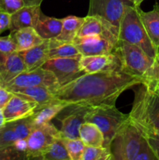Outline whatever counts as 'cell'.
Wrapping results in <instances>:
<instances>
[{"mask_svg":"<svg viewBox=\"0 0 159 160\" xmlns=\"http://www.w3.org/2000/svg\"><path fill=\"white\" fill-rule=\"evenodd\" d=\"M143 80L121 70L120 67L94 73H85L53 91L56 101L70 106L98 107L115 106L123 92L133 88Z\"/></svg>","mask_w":159,"mask_h":160,"instance_id":"6da1fadb","label":"cell"},{"mask_svg":"<svg viewBox=\"0 0 159 160\" xmlns=\"http://www.w3.org/2000/svg\"><path fill=\"white\" fill-rule=\"evenodd\" d=\"M129 118L143 137L159 131V94L148 84L137 86Z\"/></svg>","mask_w":159,"mask_h":160,"instance_id":"7a4b0ae2","label":"cell"},{"mask_svg":"<svg viewBox=\"0 0 159 160\" xmlns=\"http://www.w3.org/2000/svg\"><path fill=\"white\" fill-rule=\"evenodd\" d=\"M113 54L118 58L120 69L124 73L140 78L143 83L159 81L154 59L147 56L139 47L118 41Z\"/></svg>","mask_w":159,"mask_h":160,"instance_id":"3957f363","label":"cell"},{"mask_svg":"<svg viewBox=\"0 0 159 160\" xmlns=\"http://www.w3.org/2000/svg\"><path fill=\"white\" fill-rule=\"evenodd\" d=\"M118 41L132 44L141 48L150 57L157 56V50L150 40L139 16L137 7L127 4L118 28Z\"/></svg>","mask_w":159,"mask_h":160,"instance_id":"277c9868","label":"cell"},{"mask_svg":"<svg viewBox=\"0 0 159 160\" xmlns=\"http://www.w3.org/2000/svg\"><path fill=\"white\" fill-rule=\"evenodd\" d=\"M128 120L129 114L120 112L115 106L90 107L85 116L86 121L94 123L101 130L104 139L103 147L108 148Z\"/></svg>","mask_w":159,"mask_h":160,"instance_id":"5b68a950","label":"cell"},{"mask_svg":"<svg viewBox=\"0 0 159 160\" xmlns=\"http://www.w3.org/2000/svg\"><path fill=\"white\" fill-rule=\"evenodd\" d=\"M143 139L141 132L129 118L111 143L110 151L114 160L135 159Z\"/></svg>","mask_w":159,"mask_h":160,"instance_id":"8992f818","label":"cell"},{"mask_svg":"<svg viewBox=\"0 0 159 160\" xmlns=\"http://www.w3.org/2000/svg\"><path fill=\"white\" fill-rule=\"evenodd\" d=\"M61 137L60 131L51 122L36 127L26 138V157H39L55 140Z\"/></svg>","mask_w":159,"mask_h":160,"instance_id":"52a82bcc","label":"cell"},{"mask_svg":"<svg viewBox=\"0 0 159 160\" xmlns=\"http://www.w3.org/2000/svg\"><path fill=\"white\" fill-rule=\"evenodd\" d=\"M37 86L48 88L52 92L59 87V83L54 74L49 70H45L43 67H40L31 71L26 70L23 72L8 83L4 88L10 91L15 88Z\"/></svg>","mask_w":159,"mask_h":160,"instance_id":"ba28073f","label":"cell"},{"mask_svg":"<svg viewBox=\"0 0 159 160\" xmlns=\"http://www.w3.org/2000/svg\"><path fill=\"white\" fill-rule=\"evenodd\" d=\"M80 57L50 59L42 67L54 74L61 87L85 74L80 68Z\"/></svg>","mask_w":159,"mask_h":160,"instance_id":"9c48e42d","label":"cell"},{"mask_svg":"<svg viewBox=\"0 0 159 160\" xmlns=\"http://www.w3.org/2000/svg\"><path fill=\"white\" fill-rule=\"evenodd\" d=\"M127 4L125 0H90L87 15L101 17L118 29Z\"/></svg>","mask_w":159,"mask_h":160,"instance_id":"30bf717a","label":"cell"},{"mask_svg":"<svg viewBox=\"0 0 159 160\" xmlns=\"http://www.w3.org/2000/svg\"><path fill=\"white\" fill-rule=\"evenodd\" d=\"M89 36H103L118 43V29L101 17L87 15L84 17L76 38Z\"/></svg>","mask_w":159,"mask_h":160,"instance_id":"8fae6325","label":"cell"},{"mask_svg":"<svg viewBox=\"0 0 159 160\" xmlns=\"http://www.w3.org/2000/svg\"><path fill=\"white\" fill-rule=\"evenodd\" d=\"M36 128L32 117L6 123L0 128V147L12 145L20 139H25Z\"/></svg>","mask_w":159,"mask_h":160,"instance_id":"7c38bea8","label":"cell"},{"mask_svg":"<svg viewBox=\"0 0 159 160\" xmlns=\"http://www.w3.org/2000/svg\"><path fill=\"white\" fill-rule=\"evenodd\" d=\"M76 45L82 56L112 54L117 43L103 36L75 38Z\"/></svg>","mask_w":159,"mask_h":160,"instance_id":"4fadbf2b","label":"cell"},{"mask_svg":"<svg viewBox=\"0 0 159 160\" xmlns=\"http://www.w3.org/2000/svg\"><path fill=\"white\" fill-rule=\"evenodd\" d=\"M37 109L38 105L36 102L13 94V96L3 108L5 121L9 123L32 117Z\"/></svg>","mask_w":159,"mask_h":160,"instance_id":"5bb4252c","label":"cell"},{"mask_svg":"<svg viewBox=\"0 0 159 160\" xmlns=\"http://www.w3.org/2000/svg\"><path fill=\"white\" fill-rule=\"evenodd\" d=\"M26 67L19 52L12 53L0 52V86L4 88L23 72Z\"/></svg>","mask_w":159,"mask_h":160,"instance_id":"9a60e30c","label":"cell"},{"mask_svg":"<svg viewBox=\"0 0 159 160\" xmlns=\"http://www.w3.org/2000/svg\"><path fill=\"white\" fill-rule=\"evenodd\" d=\"M72 107H73V109L60 120L62 126L59 131L62 138H80V128L84 122H86L85 116L89 108L82 106Z\"/></svg>","mask_w":159,"mask_h":160,"instance_id":"2e32d148","label":"cell"},{"mask_svg":"<svg viewBox=\"0 0 159 160\" xmlns=\"http://www.w3.org/2000/svg\"><path fill=\"white\" fill-rule=\"evenodd\" d=\"M119 67L115 54L82 56L80 59V68L84 73H94Z\"/></svg>","mask_w":159,"mask_h":160,"instance_id":"e0dca14e","label":"cell"},{"mask_svg":"<svg viewBox=\"0 0 159 160\" xmlns=\"http://www.w3.org/2000/svg\"><path fill=\"white\" fill-rule=\"evenodd\" d=\"M50 47V39H47L33 48L19 52L26 65V70L31 71L43 67L49 59Z\"/></svg>","mask_w":159,"mask_h":160,"instance_id":"ac0fdd59","label":"cell"},{"mask_svg":"<svg viewBox=\"0 0 159 160\" xmlns=\"http://www.w3.org/2000/svg\"><path fill=\"white\" fill-rule=\"evenodd\" d=\"M41 11V6H23L11 14L9 31H17L26 28H35L39 20Z\"/></svg>","mask_w":159,"mask_h":160,"instance_id":"d6986e66","label":"cell"},{"mask_svg":"<svg viewBox=\"0 0 159 160\" xmlns=\"http://www.w3.org/2000/svg\"><path fill=\"white\" fill-rule=\"evenodd\" d=\"M9 92L14 95L36 102L38 105V109L47 105L58 102L55 98L52 91L48 88L43 87V86L15 88L12 89Z\"/></svg>","mask_w":159,"mask_h":160,"instance_id":"ffe728a7","label":"cell"},{"mask_svg":"<svg viewBox=\"0 0 159 160\" xmlns=\"http://www.w3.org/2000/svg\"><path fill=\"white\" fill-rule=\"evenodd\" d=\"M137 11L150 40L159 50V3L156 2L152 10L148 12H144L140 7H137Z\"/></svg>","mask_w":159,"mask_h":160,"instance_id":"44dd1931","label":"cell"},{"mask_svg":"<svg viewBox=\"0 0 159 160\" xmlns=\"http://www.w3.org/2000/svg\"><path fill=\"white\" fill-rule=\"evenodd\" d=\"M9 35L17 45L18 52L33 48L44 41L34 28H26L12 31Z\"/></svg>","mask_w":159,"mask_h":160,"instance_id":"7402d4cb","label":"cell"},{"mask_svg":"<svg viewBox=\"0 0 159 160\" xmlns=\"http://www.w3.org/2000/svg\"><path fill=\"white\" fill-rule=\"evenodd\" d=\"M62 19L47 17L41 12L34 28L44 40H47L57 38L62 31Z\"/></svg>","mask_w":159,"mask_h":160,"instance_id":"603a6c76","label":"cell"},{"mask_svg":"<svg viewBox=\"0 0 159 160\" xmlns=\"http://www.w3.org/2000/svg\"><path fill=\"white\" fill-rule=\"evenodd\" d=\"M80 139L85 145L89 147L104 146V136L101 130L96 124L90 122H84L80 128Z\"/></svg>","mask_w":159,"mask_h":160,"instance_id":"cb8c5ba5","label":"cell"},{"mask_svg":"<svg viewBox=\"0 0 159 160\" xmlns=\"http://www.w3.org/2000/svg\"><path fill=\"white\" fill-rule=\"evenodd\" d=\"M49 59L55 58H76L82 55L73 42H62L56 38L50 39Z\"/></svg>","mask_w":159,"mask_h":160,"instance_id":"d4e9b609","label":"cell"},{"mask_svg":"<svg viewBox=\"0 0 159 160\" xmlns=\"http://www.w3.org/2000/svg\"><path fill=\"white\" fill-rule=\"evenodd\" d=\"M62 20V28L60 34L55 38L62 42H73L83 24L84 17L68 16Z\"/></svg>","mask_w":159,"mask_h":160,"instance_id":"484cf974","label":"cell"},{"mask_svg":"<svg viewBox=\"0 0 159 160\" xmlns=\"http://www.w3.org/2000/svg\"><path fill=\"white\" fill-rule=\"evenodd\" d=\"M68 106L64 103L55 102L51 103L41 108L32 116L34 126L38 127L48 122H51L53 118H55L59 112H62Z\"/></svg>","mask_w":159,"mask_h":160,"instance_id":"4316f807","label":"cell"},{"mask_svg":"<svg viewBox=\"0 0 159 160\" xmlns=\"http://www.w3.org/2000/svg\"><path fill=\"white\" fill-rule=\"evenodd\" d=\"M28 160H67L70 159L62 138H59L44 152L39 157L29 158Z\"/></svg>","mask_w":159,"mask_h":160,"instance_id":"83f0119b","label":"cell"},{"mask_svg":"<svg viewBox=\"0 0 159 160\" xmlns=\"http://www.w3.org/2000/svg\"><path fill=\"white\" fill-rule=\"evenodd\" d=\"M63 139L64 144L66 148L70 160H82L85 145L80 138L78 139Z\"/></svg>","mask_w":159,"mask_h":160,"instance_id":"f1b7e54d","label":"cell"},{"mask_svg":"<svg viewBox=\"0 0 159 160\" xmlns=\"http://www.w3.org/2000/svg\"><path fill=\"white\" fill-rule=\"evenodd\" d=\"M0 160H27L26 152L17 150L13 145L0 147Z\"/></svg>","mask_w":159,"mask_h":160,"instance_id":"f546056e","label":"cell"},{"mask_svg":"<svg viewBox=\"0 0 159 160\" xmlns=\"http://www.w3.org/2000/svg\"><path fill=\"white\" fill-rule=\"evenodd\" d=\"M25 6L24 0H0L1 10L12 14Z\"/></svg>","mask_w":159,"mask_h":160,"instance_id":"4dcf8cb0","label":"cell"},{"mask_svg":"<svg viewBox=\"0 0 159 160\" xmlns=\"http://www.w3.org/2000/svg\"><path fill=\"white\" fill-rule=\"evenodd\" d=\"M110 148H104V147H89L85 146L82 160H100L105 152Z\"/></svg>","mask_w":159,"mask_h":160,"instance_id":"1f68e13d","label":"cell"},{"mask_svg":"<svg viewBox=\"0 0 159 160\" xmlns=\"http://www.w3.org/2000/svg\"><path fill=\"white\" fill-rule=\"evenodd\" d=\"M18 52L17 45L10 35L0 37V52L12 53Z\"/></svg>","mask_w":159,"mask_h":160,"instance_id":"d6a6232c","label":"cell"},{"mask_svg":"<svg viewBox=\"0 0 159 160\" xmlns=\"http://www.w3.org/2000/svg\"><path fill=\"white\" fill-rule=\"evenodd\" d=\"M134 160H158L154 156L153 152L150 148L149 145L147 143L145 138L143 139V142L142 143L141 148L139 152L138 155L137 156Z\"/></svg>","mask_w":159,"mask_h":160,"instance_id":"836d02e7","label":"cell"},{"mask_svg":"<svg viewBox=\"0 0 159 160\" xmlns=\"http://www.w3.org/2000/svg\"><path fill=\"white\" fill-rule=\"evenodd\" d=\"M143 138H145L147 143L149 145L150 148L153 152L154 156L159 160V138L156 137V136H147V137Z\"/></svg>","mask_w":159,"mask_h":160,"instance_id":"e575fe53","label":"cell"},{"mask_svg":"<svg viewBox=\"0 0 159 160\" xmlns=\"http://www.w3.org/2000/svg\"><path fill=\"white\" fill-rule=\"evenodd\" d=\"M11 20V14L0 10V34L9 29Z\"/></svg>","mask_w":159,"mask_h":160,"instance_id":"d590c367","label":"cell"},{"mask_svg":"<svg viewBox=\"0 0 159 160\" xmlns=\"http://www.w3.org/2000/svg\"><path fill=\"white\" fill-rule=\"evenodd\" d=\"M12 96L13 94L12 92L0 86V107L3 109Z\"/></svg>","mask_w":159,"mask_h":160,"instance_id":"8d00e7d4","label":"cell"},{"mask_svg":"<svg viewBox=\"0 0 159 160\" xmlns=\"http://www.w3.org/2000/svg\"><path fill=\"white\" fill-rule=\"evenodd\" d=\"M12 145H13V146L15 147L17 150H19V151L24 152H26V148H27L26 138L20 139V140L17 141V142H16Z\"/></svg>","mask_w":159,"mask_h":160,"instance_id":"74e56055","label":"cell"},{"mask_svg":"<svg viewBox=\"0 0 159 160\" xmlns=\"http://www.w3.org/2000/svg\"><path fill=\"white\" fill-rule=\"evenodd\" d=\"M143 84H148L153 90H154L156 92L159 94V81H150V82L143 83Z\"/></svg>","mask_w":159,"mask_h":160,"instance_id":"f35d334b","label":"cell"},{"mask_svg":"<svg viewBox=\"0 0 159 160\" xmlns=\"http://www.w3.org/2000/svg\"><path fill=\"white\" fill-rule=\"evenodd\" d=\"M44 0H24L25 6H41Z\"/></svg>","mask_w":159,"mask_h":160,"instance_id":"ab89813d","label":"cell"},{"mask_svg":"<svg viewBox=\"0 0 159 160\" xmlns=\"http://www.w3.org/2000/svg\"><path fill=\"white\" fill-rule=\"evenodd\" d=\"M100 160H114L113 156H112V153H111L110 149H108L105 152L104 155L102 156V157L100 159Z\"/></svg>","mask_w":159,"mask_h":160,"instance_id":"60d3db41","label":"cell"},{"mask_svg":"<svg viewBox=\"0 0 159 160\" xmlns=\"http://www.w3.org/2000/svg\"><path fill=\"white\" fill-rule=\"evenodd\" d=\"M5 123H6V121H5L4 114H3V109L0 107V128L4 126Z\"/></svg>","mask_w":159,"mask_h":160,"instance_id":"b9f144b4","label":"cell"},{"mask_svg":"<svg viewBox=\"0 0 159 160\" xmlns=\"http://www.w3.org/2000/svg\"><path fill=\"white\" fill-rule=\"evenodd\" d=\"M154 64H155L156 68H157V71H158V73H159V52H157L156 57L154 58Z\"/></svg>","mask_w":159,"mask_h":160,"instance_id":"7bdbcfd3","label":"cell"},{"mask_svg":"<svg viewBox=\"0 0 159 160\" xmlns=\"http://www.w3.org/2000/svg\"><path fill=\"white\" fill-rule=\"evenodd\" d=\"M143 1H144V0H132V6H136V7H140V5L141 4L142 2Z\"/></svg>","mask_w":159,"mask_h":160,"instance_id":"ee69618b","label":"cell"},{"mask_svg":"<svg viewBox=\"0 0 159 160\" xmlns=\"http://www.w3.org/2000/svg\"><path fill=\"white\" fill-rule=\"evenodd\" d=\"M152 136H156V137L159 138V131H156V132H155V134H154V135H152Z\"/></svg>","mask_w":159,"mask_h":160,"instance_id":"f6af8a7d","label":"cell"},{"mask_svg":"<svg viewBox=\"0 0 159 160\" xmlns=\"http://www.w3.org/2000/svg\"><path fill=\"white\" fill-rule=\"evenodd\" d=\"M127 1H129V2H132V0H127Z\"/></svg>","mask_w":159,"mask_h":160,"instance_id":"bcb514c9","label":"cell"},{"mask_svg":"<svg viewBox=\"0 0 159 160\" xmlns=\"http://www.w3.org/2000/svg\"><path fill=\"white\" fill-rule=\"evenodd\" d=\"M0 10H1V7H0Z\"/></svg>","mask_w":159,"mask_h":160,"instance_id":"7dc6e473","label":"cell"},{"mask_svg":"<svg viewBox=\"0 0 159 160\" xmlns=\"http://www.w3.org/2000/svg\"><path fill=\"white\" fill-rule=\"evenodd\" d=\"M28 160V159H27ZM67 160H70V159H67Z\"/></svg>","mask_w":159,"mask_h":160,"instance_id":"c3c4849f","label":"cell"}]
</instances>
